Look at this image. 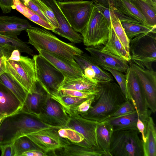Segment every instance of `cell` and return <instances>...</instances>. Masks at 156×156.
Instances as JSON below:
<instances>
[{
  "label": "cell",
  "instance_id": "6da1fadb",
  "mask_svg": "<svg viewBox=\"0 0 156 156\" xmlns=\"http://www.w3.org/2000/svg\"><path fill=\"white\" fill-rule=\"evenodd\" d=\"M48 128H55L34 115L21 110L4 117L0 125V146L12 144L18 138Z\"/></svg>",
  "mask_w": 156,
  "mask_h": 156
},
{
  "label": "cell",
  "instance_id": "7a4b0ae2",
  "mask_svg": "<svg viewBox=\"0 0 156 156\" xmlns=\"http://www.w3.org/2000/svg\"><path fill=\"white\" fill-rule=\"evenodd\" d=\"M99 89L96 103L80 115L85 119L101 122L110 117L127 100L119 86L113 81L99 82Z\"/></svg>",
  "mask_w": 156,
  "mask_h": 156
},
{
  "label": "cell",
  "instance_id": "3957f363",
  "mask_svg": "<svg viewBox=\"0 0 156 156\" xmlns=\"http://www.w3.org/2000/svg\"><path fill=\"white\" fill-rule=\"evenodd\" d=\"M26 31L29 37L27 43L34 46L37 51H45L72 62H76L74 56L83 53L82 50L73 43L62 41L44 28L32 26Z\"/></svg>",
  "mask_w": 156,
  "mask_h": 156
},
{
  "label": "cell",
  "instance_id": "277c9868",
  "mask_svg": "<svg viewBox=\"0 0 156 156\" xmlns=\"http://www.w3.org/2000/svg\"><path fill=\"white\" fill-rule=\"evenodd\" d=\"M6 73L20 84L29 93L35 92L37 88L34 59L20 55L14 61L7 60Z\"/></svg>",
  "mask_w": 156,
  "mask_h": 156
},
{
  "label": "cell",
  "instance_id": "5b68a950",
  "mask_svg": "<svg viewBox=\"0 0 156 156\" xmlns=\"http://www.w3.org/2000/svg\"><path fill=\"white\" fill-rule=\"evenodd\" d=\"M129 52L133 62L152 69L156 61V32L143 33L130 40Z\"/></svg>",
  "mask_w": 156,
  "mask_h": 156
},
{
  "label": "cell",
  "instance_id": "8992f818",
  "mask_svg": "<svg viewBox=\"0 0 156 156\" xmlns=\"http://www.w3.org/2000/svg\"><path fill=\"white\" fill-rule=\"evenodd\" d=\"M137 129L113 132L110 146L112 156H144L142 139Z\"/></svg>",
  "mask_w": 156,
  "mask_h": 156
},
{
  "label": "cell",
  "instance_id": "52a82bcc",
  "mask_svg": "<svg viewBox=\"0 0 156 156\" xmlns=\"http://www.w3.org/2000/svg\"><path fill=\"white\" fill-rule=\"evenodd\" d=\"M111 25L94 5L88 22L81 33L84 45L87 47L105 45L108 40Z\"/></svg>",
  "mask_w": 156,
  "mask_h": 156
},
{
  "label": "cell",
  "instance_id": "ba28073f",
  "mask_svg": "<svg viewBox=\"0 0 156 156\" xmlns=\"http://www.w3.org/2000/svg\"><path fill=\"white\" fill-rule=\"evenodd\" d=\"M57 3L72 28L81 33L89 20L94 2L88 0H74Z\"/></svg>",
  "mask_w": 156,
  "mask_h": 156
},
{
  "label": "cell",
  "instance_id": "9c48e42d",
  "mask_svg": "<svg viewBox=\"0 0 156 156\" xmlns=\"http://www.w3.org/2000/svg\"><path fill=\"white\" fill-rule=\"evenodd\" d=\"M36 78L51 97L59 94V86L65 77L63 74L41 55H34Z\"/></svg>",
  "mask_w": 156,
  "mask_h": 156
},
{
  "label": "cell",
  "instance_id": "30bf717a",
  "mask_svg": "<svg viewBox=\"0 0 156 156\" xmlns=\"http://www.w3.org/2000/svg\"><path fill=\"white\" fill-rule=\"evenodd\" d=\"M126 88L129 100L134 105L140 119L145 124L151 116L144 93L135 72L129 66L126 73Z\"/></svg>",
  "mask_w": 156,
  "mask_h": 156
},
{
  "label": "cell",
  "instance_id": "8fae6325",
  "mask_svg": "<svg viewBox=\"0 0 156 156\" xmlns=\"http://www.w3.org/2000/svg\"><path fill=\"white\" fill-rule=\"evenodd\" d=\"M65 109L70 117L65 127L73 129L82 134L87 147L98 148L96 130L98 122L83 118L73 108Z\"/></svg>",
  "mask_w": 156,
  "mask_h": 156
},
{
  "label": "cell",
  "instance_id": "7c38bea8",
  "mask_svg": "<svg viewBox=\"0 0 156 156\" xmlns=\"http://www.w3.org/2000/svg\"><path fill=\"white\" fill-rule=\"evenodd\" d=\"M37 116L44 123L56 128L65 127L70 117L64 107L49 94Z\"/></svg>",
  "mask_w": 156,
  "mask_h": 156
},
{
  "label": "cell",
  "instance_id": "4fadbf2b",
  "mask_svg": "<svg viewBox=\"0 0 156 156\" xmlns=\"http://www.w3.org/2000/svg\"><path fill=\"white\" fill-rule=\"evenodd\" d=\"M129 66L139 80L145 96L148 107L151 112L156 111V72L130 61Z\"/></svg>",
  "mask_w": 156,
  "mask_h": 156
},
{
  "label": "cell",
  "instance_id": "5bb4252c",
  "mask_svg": "<svg viewBox=\"0 0 156 156\" xmlns=\"http://www.w3.org/2000/svg\"><path fill=\"white\" fill-rule=\"evenodd\" d=\"M58 128H48L29 134L30 138L43 151L53 153L56 150L62 147L67 140L58 135Z\"/></svg>",
  "mask_w": 156,
  "mask_h": 156
},
{
  "label": "cell",
  "instance_id": "9a60e30c",
  "mask_svg": "<svg viewBox=\"0 0 156 156\" xmlns=\"http://www.w3.org/2000/svg\"><path fill=\"white\" fill-rule=\"evenodd\" d=\"M102 46L89 47L85 49L90 53L94 63L101 68H109L126 73L129 67L128 62L120 57L102 51Z\"/></svg>",
  "mask_w": 156,
  "mask_h": 156
},
{
  "label": "cell",
  "instance_id": "2e32d148",
  "mask_svg": "<svg viewBox=\"0 0 156 156\" xmlns=\"http://www.w3.org/2000/svg\"><path fill=\"white\" fill-rule=\"evenodd\" d=\"M53 12L58 24V28L51 31L74 44L83 42L81 34L74 31L70 26L60 9L56 0H41Z\"/></svg>",
  "mask_w": 156,
  "mask_h": 156
},
{
  "label": "cell",
  "instance_id": "e0dca14e",
  "mask_svg": "<svg viewBox=\"0 0 156 156\" xmlns=\"http://www.w3.org/2000/svg\"><path fill=\"white\" fill-rule=\"evenodd\" d=\"M39 54L58 69L65 78L76 79L82 77L83 72L77 63L47 51L39 50Z\"/></svg>",
  "mask_w": 156,
  "mask_h": 156
},
{
  "label": "cell",
  "instance_id": "ac0fdd59",
  "mask_svg": "<svg viewBox=\"0 0 156 156\" xmlns=\"http://www.w3.org/2000/svg\"><path fill=\"white\" fill-rule=\"evenodd\" d=\"M74 58L86 76L99 82L113 81L112 76L96 64L90 56L83 53L74 56Z\"/></svg>",
  "mask_w": 156,
  "mask_h": 156
},
{
  "label": "cell",
  "instance_id": "d6986e66",
  "mask_svg": "<svg viewBox=\"0 0 156 156\" xmlns=\"http://www.w3.org/2000/svg\"><path fill=\"white\" fill-rule=\"evenodd\" d=\"M32 26L27 20L15 16H0V34L17 38L21 32Z\"/></svg>",
  "mask_w": 156,
  "mask_h": 156
},
{
  "label": "cell",
  "instance_id": "ffe728a7",
  "mask_svg": "<svg viewBox=\"0 0 156 156\" xmlns=\"http://www.w3.org/2000/svg\"><path fill=\"white\" fill-rule=\"evenodd\" d=\"M23 104L16 95L0 82V117L4 118L19 111Z\"/></svg>",
  "mask_w": 156,
  "mask_h": 156
},
{
  "label": "cell",
  "instance_id": "44dd1931",
  "mask_svg": "<svg viewBox=\"0 0 156 156\" xmlns=\"http://www.w3.org/2000/svg\"><path fill=\"white\" fill-rule=\"evenodd\" d=\"M37 85L36 91L31 94L28 93L20 110L38 116L49 94L37 82Z\"/></svg>",
  "mask_w": 156,
  "mask_h": 156
},
{
  "label": "cell",
  "instance_id": "7402d4cb",
  "mask_svg": "<svg viewBox=\"0 0 156 156\" xmlns=\"http://www.w3.org/2000/svg\"><path fill=\"white\" fill-rule=\"evenodd\" d=\"M113 132L112 127L107 120L98 122L96 130L97 147L103 156H112L110 146Z\"/></svg>",
  "mask_w": 156,
  "mask_h": 156
},
{
  "label": "cell",
  "instance_id": "603a6c76",
  "mask_svg": "<svg viewBox=\"0 0 156 156\" xmlns=\"http://www.w3.org/2000/svg\"><path fill=\"white\" fill-rule=\"evenodd\" d=\"M53 154L54 155L62 156H103L98 148L86 147L68 140L62 147L55 151Z\"/></svg>",
  "mask_w": 156,
  "mask_h": 156
},
{
  "label": "cell",
  "instance_id": "cb8c5ba5",
  "mask_svg": "<svg viewBox=\"0 0 156 156\" xmlns=\"http://www.w3.org/2000/svg\"><path fill=\"white\" fill-rule=\"evenodd\" d=\"M99 82L85 75L76 79L65 78L59 86V90L68 89L80 91H89L98 92L99 91Z\"/></svg>",
  "mask_w": 156,
  "mask_h": 156
},
{
  "label": "cell",
  "instance_id": "d4e9b609",
  "mask_svg": "<svg viewBox=\"0 0 156 156\" xmlns=\"http://www.w3.org/2000/svg\"><path fill=\"white\" fill-rule=\"evenodd\" d=\"M101 50L120 57L128 62L131 60L130 54L126 51L120 41L112 27L111 24L110 27L107 41L104 46H102Z\"/></svg>",
  "mask_w": 156,
  "mask_h": 156
},
{
  "label": "cell",
  "instance_id": "484cf974",
  "mask_svg": "<svg viewBox=\"0 0 156 156\" xmlns=\"http://www.w3.org/2000/svg\"><path fill=\"white\" fill-rule=\"evenodd\" d=\"M139 117L137 111L122 116L110 117L106 119L112 127L113 132L123 130L136 129V123Z\"/></svg>",
  "mask_w": 156,
  "mask_h": 156
},
{
  "label": "cell",
  "instance_id": "4316f807",
  "mask_svg": "<svg viewBox=\"0 0 156 156\" xmlns=\"http://www.w3.org/2000/svg\"><path fill=\"white\" fill-rule=\"evenodd\" d=\"M140 11L149 26L156 28V0H129Z\"/></svg>",
  "mask_w": 156,
  "mask_h": 156
},
{
  "label": "cell",
  "instance_id": "83f0119b",
  "mask_svg": "<svg viewBox=\"0 0 156 156\" xmlns=\"http://www.w3.org/2000/svg\"><path fill=\"white\" fill-rule=\"evenodd\" d=\"M146 140L143 142L144 156H156V129L153 118L150 117L145 124Z\"/></svg>",
  "mask_w": 156,
  "mask_h": 156
},
{
  "label": "cell",
  "instance_id": "f1b7e54d",
  "mask_svg": "<svg viewBox=\"0 0 156 156\" xmlns=\"http://www.w3.org/2000/svg\"><path fill=\"white\" fill-rule=\"evenodd\" d=\"M0 48L11 53L13 50H18L21 52L26 53L32 56L34 55L30 46L18 37L12 38L0 34Z\"/></svg>",
  "mask_w": 156,
  "mask_h": 156
},
{
  "label": "cell",
  "instance_id": "f546056e",
  "mask_svg": "<svg viewBox=\"0 0 156 156\" xmlns=\"http://www.w3.org/2000/svg\"><path fill=\"white\" fill-rule=\"evenodd\" d=\"M12 9H16L33 22L49 30L54 28L49 23L24 5L20 0H13Z\"/></svg>",
  "mask_w": 156,
  "mask_h": 156
},
{
  "label": "cell",
  "instance_id": "4dcf8cb0",
  "mask_svg": "<svg viewBox=\"0 0 156 156\" xmlns=\"http://www.w3.org/2000/svg\"><path fill=\"white\" fill-rule=\"evenodd\" d=\"M0 82L10 90L23 105L28 92L7 73L0 76Z\"/></svg>",
  "mask_w": 156,
  "mask_h": 156
},
{
  "label": "cell",
  "instance_id": "1f68e13d",
  "mask_svg": "<svg viewBox=\"0 0 156 156\" xmlns=\"http://www.w3.org/2000/svg\"><path fill=\"white\" fill-rule=\"evenodd\" d=\"M117 8L123 14L150 26L144 17L129 0H119Z\"/></svg>",
  "mask_w": 156,
  "mask_h": 156
},
{
  "label": "cell",
  "instance_id": "d6a6232c",
  "mask_svg": "<svg viewBox=\"0 0 156 156\" xmlns=\"http://www.w3.org/2000/svg\"><path fill=\"white\" fill-rule=\"evenodd\" d=\"M121 23L129 40L141 34L150 32H156V28L140 23L122 21Z\"/></svg>",
  "mask_w": 156,
  "mask_h": 156
},
{
  "label": "cell",
  "instance_id": "836d02e7",
  "mask_svg": "<svg viewBox=\"0 0 156 156\" xmlns=\"http://www.w3.org/2000/svg\"><path fill=\"white\" fill-rule=\"evenodd\" d=\"M12 144L14 156H21L24 153L33 150L42 151L27 136L18 138Z\"/></svg>",
  "mask_w": 156,
  "mask_h": 156
},
{
  "label": "cell",
  "instance_id": "e575fe53",
  "mask_svg": "<svg viewBox=\"0 0 156 156\" xmlns=\"http://www.w3.org/2000/svg\"><path fill=\"white\" fill-rule=\"evenodd\" d=\"M110 11L112 27L116 35L126 51L130 54V40L127 37L118 18L114 13L112 10L110 9Z\"/></svg>",
  "mask_w": 156,
  "mask_h": 156
},
{
  "label": "cell",
  "instance_id": "d590c367",
  "mask_svg": "<svg viewBox=\"0 0 156 156\" xmlns=\"http://www.w3.org/2000/svg\"><path fill=\"white\" fill-rule=\"evenodd\" d=\"M57 130L58 135L62 138L67 139L72 143L88 147L84 143L83 136L76 130L66 127L58 128Z\"/></svg>",
  "mask_w": 156,
  "mask_h": 156
},
{
  "label": "cell",
  "instance_id": "8d00e7d4",
  "mask_svg": "<svg viewBox=\"0 0 156 156\" xmlns=\"http://www.w3.org/2000/svg\"><path fill=\"white\" fill-rule=\"evenodd\" d=\"M51 97L58 101L64 108H66L70 107H76L83 101L91 97L88 98L77 97L63 95L59 94L58 95Z\"/></svg>",
  "mask_w": 156,
  "mask_h": 156
},
{
  "label": "cell",
  "instance_id": "74e56055",
  "mask_svg": "<svg viewBox=\"0 0 156 156\" xmlns=\"http://www.w3.org/2000/svg\"><path fill=\"white\" fill-rule=\"evenodd\" d=\"M40 10L46 17L50 24L54 29L58 27V24L52 11L41 0H32Z\"/></svg>",
  "mask_w": 156,
  "mask_h": 156
},
{
  "label": "cell",
  "instance_id": "f35d334b",
  "mask_svg": "<svg viewBox=\"0 0 156 156\" xmlns=\"http://www.w3.org/2000/svg\"><path fill=\"white\" fill-rule=\"evenodd\" d=\"M103 69L107 70L112 74L117 81L127 100H129L126 88V75H124L121 72L115 69L107 67H104Z\"/></svg>",
  "mask_w": 156,
  "mask_h": 156
},
{
  "label": "cell",
  "instance_id": "ab89813d",
  "mask_svg": "<svg viewBox=\"0 0 156 156\" xmlns=\"http://www.w3.org/2000/svg\"><path fill=\"white\" fill-rule=\"evenodd\" d=\"M59 94L62 95L77 97L88 98L94 96L96 97L97 99L99 96V91L98 92H96L89 91L61 89L59 90Z\"/></svg>",
  "mask_w": 156,
  "mask_h": 156
},
{
  "label": "cell",
  "instance_id": "60d3db41",
  "mask_svg": "<svg viewBox=\"0 0 156 156\" xmlns=\"http://www.w3.org/2000/svg\"><path fill=\"white\" fill-rule=\"evenodd\" d=\"M135 110V108L131 101L127 100L110 117L122 116L132 112Z\"/></svg>",
  "mask_w": 156,
  "mask_h": 156
},
{
  "label": "cell",
  "instance_id": "b9f144b4",
  "mask_svg": "<svg viewBox=\"0 0 156 156\" xmlns=\"http://www.w3.org/2000/svg\"><path fill=\"white\" fill-rule=\"evenodd\" d=\"M96 99V96H92L83 101L78 106L72 108L75 109L78 113L81 115L87 112L92 106V103Z\"/></svg>",
  "mask_w": 156,
  "mask_h": 156
},
{
  "label": "cell",
  "instance_id": "7bdbcfd3",
  "mask_svg": "<svg viewBox=\"0 0 156 156\" xmlns=\"http://www.w3.org/2000/svg\"><path fill=\"white\" fill-rule=\"evenodd\" d=\"M26 6L40 16L43 20L50 23L46 17L40 10L38 8L32 0H20Z\"/></svg>",
  "mask_w": 156,
  "mask_h": 156
},
{
  "label": "cell",
  "instance_id": "ee69618b",
  "mask_svg": "<svg viewBox=\"0 0 156 156\" xmlns=\"http://www.w3.org/2000/svg\"><path fill=\"white\" fill-rule=\"evenodd\" d=\"M94 5L107 20L109 25L111 24L110 8L97 2H94Z\"/></svg>",
  "mask_w": 156,
  "mask_h": 156
},
{
  "label": "cell",
  "instance_id": "f6af8a7d",
  "mask_svg": "<svg viewBox=\"0 0 156 156\" xmlns=\"http://www.w3.org/2000/svg\"><path fill=\"white\" fill-rule=\"evenodd\" d=\"M97 2L108 7L112 10L117 9V5L119 0H88Z\"/></svg>",
  "mask_w": 156,
  "mask_h": 156
},
{
  "label": "cell",
  "instance_id": "bcb514c9",
  "mask_svg": "<svg viewBox=\"0 0 156 156\" xmlns=\"http://www.w3.org/2000/svg\"><path fill=\"white\" fill-rule=\"evenodd\" d=\"M13 2V0H0V8L4 13L11 12Z\"/></svg>",
  "mask_w": 156,
  "mask_h": 156
},
{
  "label": "cell",
  "instance_id": "7dc6e473",
  "mask_svg": "<svg viewBox=\"0 0 156 156\" xmlns=\"http://www.w3.org/2000/svg\"><path fill=\"white\" fill-rule=\"evenodd\" d=\"M13 144V143H12ZM12 144L0 146L2 156H14Z\"/></svg>",
  "mask_w": 156,
  "mask_h": 156
},
{
  "label": "cell",
  "instance_id": "c3c4849f",
  "mask_svg": "<svg viewBox=\"0 0 156 156\" xmlns=\"http://www.w3.org/2000/svg\"><path fill=\"white\" fill-rule=\"evenodd\" d=\"M114 13L119 19L120 22L125 21L128 22H132L136 23H140L137 20L131 18L123 14L117 9L113 10Z\"/></svg>",
  "mask_w": 156,
  "mask_h": 156
},
{
  "label": "cell",
  "instance_id": "681fc988",
  "mask_svg": "<svg viewBox=\"0 0 156 156\" xmlns=\"http://www.w3.org/2000/svg\"><path fill=\"white\" fill-rule=\"evenodd\" d=\"M136 127L138 131L142 135L143 142L145 143L146 140L145 136V126L144 123L138 118L136 123Z\"/></svg>",
  "mask_w": 156,
  "mask_h": 156
},
{
  "label": "cell",
  "instance_id": "f907efd6",
  "mask_svg": "<svg viewBox=\"0 0 156 156\" xmlns=\"http://www.w3.org/2000/svg\"><path fill=\"white\" fill-rule=\"evenodd\" d=\"M47 153L41 150H33L23 153L21 156H46Z\"/></svg>",
  "mask_w": 156,
  "mask_h": 156
},
{
  "label": "cell",
  "instance_id": "816d5d0a",
  "mask_svg": "<svg viewBox=\"0 0 156 156\" xmlns=\"http://www.w3.org/2000/svg\"><path fill=\"white\" fill-rule=\"evenodd\" d=\"M7 59L6 56H3L0 58V76L6 73V63Z\"/></svg>",
  "mask_w": 156,
  "mask_h": 156
},
{
  "label": "cell",
  "instance_id": "f5cc1de1",
  "mask_svg": "<svg viewBox=\"0 0 156 156\" xmlns=\"http://www.w3.org/2000/svg\"><path fill=\"white\" fill-rule=\"evenodd\" d=\"M11 54L8 51L0 48V58L3 56H6L8 58Z\"/></svg>",
  "mask_w": 156,
  "mask_h": 156
},
{
  "label": "cell",
  "instance_id": "db71d44e",
  "mask_svg": "<svg viewBox=\"0 0 156 156\" xmlns=\"http://www.w3.org/2000/svg\"><path fill=\"white\" fill-rule=\"evenodd\" d=\"M57 2H66L73 1L74 0H56Z\"/></svg>",
  "mask_w": 156,
  "mask_h": 156
},
{
  "label": "cell",
  "instance_id": "11a10c76",
  "mask_svg": "<svg viewBox=\"0 0 156 156\" xmlns=\"http://www.w3.org/2000/svg\"><path fill=\"white\" fill-rule=\"evenodd\" d=\"M4 118H3V117H0V123L2 120Z\"/></svg>",
  "mask_w": 156,
  "mask_h": 156
}]
</instances>
